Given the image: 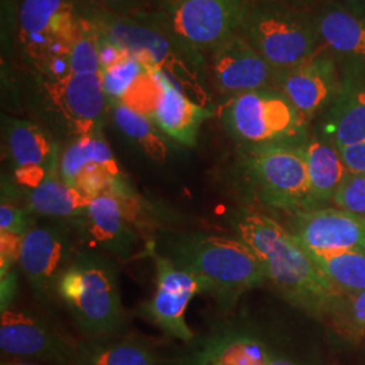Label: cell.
<instances>
[{"label":"cell","instance_id":"obj_1","mask_svg":"<svg viewBox=\"0 0 365 365\" xmlns=\"http://www.w3.org/2000/svg\"><path fill=\"white\" fill-rule=\"evenodd\" d=\"M238 238L260 259L265 276L289 302L310 313H329L344 297L330 284L299 241L272 218L253 212L237 222Z\"/></svg>","mask_w":365,"mask_h":365},{"label":"cell","instance_id":"obj_2","mask_svg":"<svg viewBox=\"0 0 365 365\" xmlns=\"http://www.w3.org/2000/svg\"><path fill=\"white\" fill-rule=\"evenodd\" d=\"M170 257L194 274L207 292L229 307L250 288L267 279L257 255L240 238L205 233H184L170 244Z\"/></svg>","mask_w":365,"mask_h":365},{"label":"cell","instance_id":"obj_3","mask_svg":"<svg viewBox=\"0 0 365 365\" xmlns=\"http://www.w3.org/2000/svg\"><path fill=\"white\" fill-rule=\"evenodd\" d=\"M84 14L123 52L138 58L144 66L160 68L190 98L209 107L205 91L206 57L184 48L145 15L118 16L91 4Z\"/></svg>","mask_w":365,"mask_h":365},{"label":"cell","instance_id":"obj_4","mask_svg":"<svg viewBox=\"0 0 365 365\" xmlns=\"http://www.w3.org/2000/svg\"><path fill=\"white\" fill-rule=\"evenodd\" d=\"M56 291L78 327L93 339L110 337L125 313L114 265L95 252H80L60 276Z\"/></svg>","mask_w":365,"mask_h":365},{"label":"cell","instance_id":"obj_5","mask_svg":"<svg viewBox=\"0 0 365 365\" xmlns=\"http://www.w3.org/2000/svg\"><path fill=\"white\" fill-rule=\"evenodd\" d=\"M240 34L276 71L298 66L325 49L315 15L282 0H250Z\"/></svg>","mask_w":365,"mask_h":365},{"label":"cell","instance_id":"obj_6","mask_svg":"<svg viewBox=\"0 0 365 365\" xmlns=\"http://www.w3.org/2000/svg\"><path fill=\"white\" fill-rule=\"evenodd\" d=\"M11 33L15 46L33 75H45L58 58L68 57L81 30L78 0H14Z\"/></svg>","mask_w":365,"mask_h":365},{"label":"cell","instance_id":"obj_7","mask_svg":"<svg viewBox=\"0 0 365 365\" xmlns=\"http://www.w3.org/2000/svg\"><path fill=\"white\" fill-rule=\"evenodd\" d=\"M33 76L31 102L52 130L71 140L102 134L108 102L99 75Z\"/></svg>","mask_w":365,"mask_h":365},{"label":"cell","instance_id":"obj_8","mask_svg":"<svg viewBox=\"0 0 365 365\" xmlns=\"http://www.w3.org/2000/svg\"><path fill=\"white\" fill-rule=\"evenodd\" d=\"M226 130L240 144H304L307 120L274 87L229 98L222 108Z\"/></svg>","mask_w":365,"mask_h":365},{"label":"cell","instance_id":"obj_9","mask_svg":"<svg viewBox=\"0 0 365 365\" xmlns=\"http://www.w3.org/2000/svg\"><path fill=\"white\" fill-rule=\"evenodd\" d=\"M250 0H163L157 11L143 14L188 51L207 57L240 33Z\"/></svg>","mask_w":365,"mask_h":365},{"label":"cell","instance_id":"obj_10","mask_svg":"<svg viewBox=\"0 0 365 365\" xmlns=\"http://www.w3.org/2000/svg\"><path fill=\"white\" fill-rule=\"evenodd\" d=\"M302 145L245 148L241 160L244 172L261 200L274 209L309 210L310 184Z\"/></svg>","mask_w":365,"mask_h":365},{"label":"cell","instance_id":"obj_11","mask_svg":"<svg viewBox=\"0 0 365 365\" xmlns=\"http://www.w3.org/2000/svg\"><path fill=\"white\" fill-rule=\"evenodd\" d=\"M1 134L6 156L11 165L15 182L27 190L58 170V148L51 133L29 119L1 118Z\"/></svg>","mask_w":365,"mask_h":365},{"label":"cell","instance_id":"obj_12","mask_svg":"<svg viewBox=\"0 0 365 365\" xmlns=\"http://www.w3.org/2000/svg\"><path fill=\"white\" fill-rule=\"evenodd\" d=\"M339 63L337 56L325 48L298 66L274 71V87L287 98L306 120H310L322 110H327L339 91Z\"/></svg>","mask_w":365,"mask_h":365},{"label":"cell","instance_id":"obj_13","mask_svg":"<svg viewBox=\"0 0 365 365\" xmlns=\"http://www.w3.org/2000/svg\"><path fill=\"white\" fill-rule=\"evenodd\" d=\"M1 352L53 364L73 363L76 345L34 314L6 307L0 317Z\"/></svg>","mask_w":365,"mask_h":365},{"label":"cell","instance_id":"obj_14","mask_svg":"<svg viewBox=\"0 0 365 365\" xmlns=\"http://www.w3.org/2000/svg\"><path fill=\"white\" fill-rule=\"evenodd\" d=\"M156 289L145 303V317L167 336L190 342L194 333L185 322V310L197 294L203 292L195 276L179 268L170 257L153 255Z\"/></svg>","mask_w":365,"mask_h":365},{"label":"cell","instance_id":"obj_15","mask_svg":"<svg viewBox=\"0 0 365 365\" xmlns=\"http://www.w3.org/2000/svg\"><path fill=\"white\" fill-rule=\"evenodd\" d=\"M206 64L217 90L229 98L274 87L276 69L240 33L210 52Z\"/></svg>","mask_w":365,"mask_h":365},{"label":"cell","instance_id":"obj_16","mask_svg":"<svg viewBox=\"0 0 365 365\" xmlns=\"http://www.w3.org/2000/svg\"><path fill=\"white\" fill-rule=\"evenodd\" d=\"M289 232L309 252L365 250V217L346 210L327 207L295 211Z\"/></svg>","mask_w":365,"mask_h":365},{"label":"cell","instance_id":"obj_17","mask_svg":"<svg viewBox=\"0 0 365 365\" xmlns=\"http://www.w3.org/2000/svg\"><path fill=\"white\" fill-rule=\"evenodd\" d=\"M71 240L60 225L34 226L24 235L19 267L38 298L56 289L63 271L71 262Z\"/></svg>","mask_w":365,"mask_h":365},{"label":"cell","instance_id":"obj_18","mask_svg":"<svg viewBox=\"0 0 365 365\" xmlns=\"http://www.w3.org/2000/svg\"><path fill=\"white\" fill-rule=\"evenodd\" d=\"M152 69L160 84V93L150 119L170 140L195 146L202 125L214 115V111L190 98L164 71L156 66Z\"/></svg>","mask_w":365,"mask_h":365},{"label":"cell","instance_id":"obj_19","mask_svg":"<svg viewBox=\"0 0 365 365\" xmlns=\"http://www.w3.org/2000/svg\"><path fill=\"white\" fill-rule=\"evenodd\" d=\"M327 134L337 149L365 141V69L344 63L341 83L327 107Z\"/></svg>","mask_w":365,"mask_h":365},{"label":"cell","instance_id":"obj_20","mask_svg":"<svg viewBox=\"0 0 365 365\" xmlns=\"http://www.w3.org/2000/svg\"><path fill=\"white\" fill-rule=\"evenodd\" d=\"M81 218V226L92 245L119 257H128L137 242V233L119 199L110 194L91 199Z\"/></svg>","mask_w":365,"mask_h":365},{"label":"cell","instance_id":"obj_21","mask_svg":"<svg viewBox=\"0 0 365 365\" xmlns=\"http://www.w3.org/2000/svg\"><path fill=\"white\" fill-rule=\"evenodd\" d=\"M324 46L339 61L365 69V16L345 11L330 3L315 15Z\"/></svg>","mask_w":365,"mask_h":365},{"label":"cell","instance_id":"obj_22","mask_svg":"<svg viewBox=\"0 0 365 365\" xmlns=\"http://www.w3.org/2000/svg\"><path fill=\"white\" fill-rule=\"evenodd\" d=\"M302 150L306 160L310 184L309 210L324 209L325 205L333 202L336 191L348 170L339 149L330 141L309 138L302 145Z\"/></svg>","mask_w":365,"mask_h":365},{"label":"cell","instance_id":"obj_23","mask_svg":"<svg viewBox=\"0 0 365 365\" xmlns=\"http://www.w3.org/2000/svg\"><path fill=\"white\" fill-rule=\"evenodd\" d=\"M27 211L51 218H80L91 202L75 187L66 184L58 170L41 182L38 187L27 190Z\"/></svg>","mask_w":365,"mask_h":365},{"label":"cell","instance_id":"obj_24","mask_svg":"<svg viewBox=\"0 0 365 365\" xmlns=\"http://www.w3.org/2000/svg\"><path fill=\"white\" fill-rule=\"evenodd\" d=\"M272 354L248 336H217L206 341L185 365H268Z\"/></svg>","mask_w":365,"mask_h":365},{"label":"cell","instance_id":"obj_25","mask_svg":"<svg viewBox=\"0 0 365 365\" xmlns=\"http://www.w3.org/2000/svg\"><path fill=\"white\" fill-rule=\"evenodd\" d=\"M90 167H103L114 175H122L103 134H90L71 140L58 157V175L72 187L78 175Z\"/></svg>","mask_w":365,"mask_h":365},{"label":"cell","instance_id":"obj_26","mask_svg":"<svg viewBox=\"0 0 365 365\" xmlns=\"http://www.w3.org/2000/svg\"><path fill=\"white\" fill-rule=\"evenodd\" d=\"M73 365H157V359L137 339L101 337L76 346Z\"/></svg>","mask_w":365,"mask_h":365},{"label":"cell","instance_id":"obj_27","mask_svg":"<svg viewBox=\"0 0 365 365\" xmlns=\"http://www.w3.org/2000/svg\"><path fill=\"white\" fill-rule=\"evenodd\" d=\"M307 253L341 295L346 297L364 291V249H348L327 253L307 250Z\"/></svg>","mask_w":365,"mask_h":365},{"label":"cell","instance_id":"obj_28","mask_svg":"<svg viewBox=\"0 0 365 365\" xmlns=\"http://www.w3.org/2000/svg\"><path fill=\"white\" fill-rule=\"evenodd\" d=\"M108 107L118 129L146 156L156 163H164L167 160L170 153L168 145L150 118L118 102H108Z\"/></svg>","mask_w":365,"mask_h":365},{"label":"cell","instance_id":"obj_29","mask_svg":"<svg viewBox=\"0 0 365 365\" xmlns=\"http://www.w3.org/2000/svg\"><path fill=\"white\" fill-rule=\"evenodd\" d=\"M146 72L148 66L130 54L123 57L117 64L102 69L99 76L107 102L120 103Z\"/></svg>","mask_w":365,"mask_h":365},{"label":"cell","instance_id":"obj_30","mask_svg":"<svg viewBox=\"0 0 365 365\" xmlns=\"http://www.w3.org/2000/svg\"><path fill=\"white\" fill-rule=\"evenodd\" d=\"M69 68L73 75H99L102 71L98 53V31L84 13L81 30L69 51Z\"/></svg>","mask_w":365,"mask_h":365},{"label":"cell","instance_id":"obj_31","mask_svg":"<svg viewBox=\"0 0 365 365\" xmlns=\"http://www.w3.org/2000/svg\"><path fill=\"white\" fill-rule=\"evenodd\" d=\"M334 312L339 313V327L352 339L365 336V289L339 299Z\"/></svg>","mask_w":365,"mask_h":365},{"label":"cell","instance_id":"obj_32","mask_svg":"<svg viewBox=\"0 0 365 365\" xmlns=\"http://www.w3.org/2000/svg\"><path fill=\"white\" fill-rule=\"evenodd\" d=\"M339 209L365 217V175L348 172L333 197Z\"/></svg>","mask_w":365,"mask_h":365},{"label":"cell","instance_id":"obj_33","mask_svg":"<svg viewBox=\"0 0 365 365\" xmlns=\"http://www.w3.org/2000/svg\"><path fill=\"white\" fill-rule=\"evenodd\" d=\"M92 7L118 16H135L157 11L163 0H88Z\"/></svg>","mask_w":365,"mask_h":365},{"label":"cell","instance_id":"obj_34","mask_svg":"<svg viewBox=\"0 0 365 365\" xmlns=\"http://www.w3.org/2000/svg\"><path fill=\"white\" fill-rule=\"evenodd\" d=\"M26 209H19L11 203L1 200L0 205V232L25 235L31 229V221Z\"/></svg>","mask_w":365,"mask_h":365},{"label":"cell","instance_id":"obj_35","mask_svg":"<svg viewBox=\"0 0 365 365\" xmlns=\"http://www.w3.org/2000/svg\"><path fill=\"white\" fill-rule=\"evenodd\" d=\"M24 235L0 232V269L1 277L11 274V269L21 259Z\"/></svg>","mask_w":365,"mask_h":365},{"label":"cell","instance_id":"obj_36","mask_svg":"<svg viewBox=\"0 0 365 365\" xmlns=\"http://www.w3.org/2000/svg\"><path fill=\"white\" fill-rule=\"evenodd\" d=\"M96 31H98V53H99V60H101V68L102 69L117 64L118 61H120L123 57L128 56V53L123 52L117 43H114L111 39L106 37L103 33H101L98 29H96Z\"/></svg>","mask_w":365,"mask_h":365},{"label":"cell","instance_id":"obj_37","mask_svg":"<svg viewBox=\"0 0 365 365\" xmlns=\"http://www.w3.org/2000/svg\"><path fill=\"white\" fill-rule=\"evenodd\" d=\"M339 152L348 172L365 175V141L339 149Z\"/></svg>","mask_w":365,"mask_h":365},{"label":"cell","instance_id":"obj_38","mask_svg":"<svg viewBox=\"0 0 365 365\" xmlns=\"http://www.w3.org/2000/svg\"><path fill=\"white\" fill-rule=\"evenodd\" d=\"M333 3L353 15L365 16V0H333Z\"/></svg>","mask_w":365,"mask_h":365},{"label":"cell","instance_id":"obj_39","mask_svg":"<svg viewBox=\"0 0 365 365\" xmlns=\"http://www.w3.org/2000/svg\"><path fill=\"white\" fill-rule=\"evenodd\" d=\"M282 1H284V3H287L289 6H292V7H297V9H300V10H310L312 7H314L319 0H282Z\"/></svg>","mask_w":365,"mask_h":365},{"label":"cell","instance_id":"obj_40","mask_svg":"<svg viewBox=\"0 0 365 365\" xmlns=\"http://www.w3.org/2000/svg\"><path fill=\"white\" fill-rule=\"evenodd\" d=\"M268 365H298L295 364V363H292V361H289V360H286V359H282V357H274L272 356V359L269 360V363Z\"/></svg>","mask_w":365,"mask_h":365},{"label":"cell","instance_id":"obj_41","mask_svg":"<svg viewBox=\"0 0 365 365\" xmlns=\"http://www.w3.org/2000/svg\"><path fill=\"white\" fill-rule=\"evenodd\" d=\"M1 365H41L36 363H29V361H3Z\"/></svg>","mask_w":365,"mask_h":365}]
</instances>
